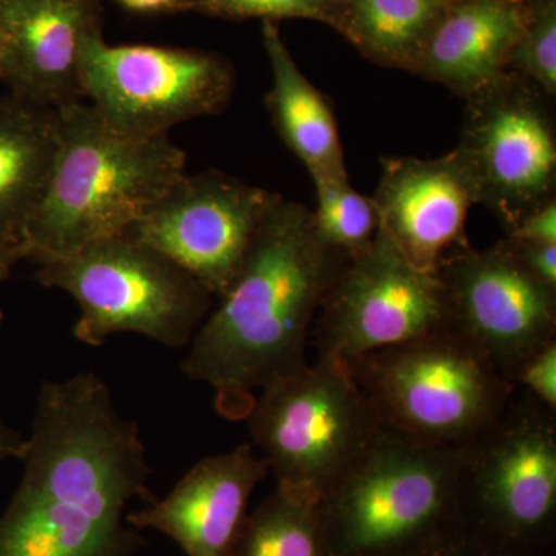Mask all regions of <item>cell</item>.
Listing matches in <instances>:
<instances>
[{
    "label": "cell",
    "instance_id": "cell-8",
    "mask_svg": "<svg viewBox=\"0 0 556 556\" xmlns=\"http://www.w3.org/2000/svg\"><path fill=\"white\" fill-rule=\"evenodd\" d=\"M459 518L484 535L532 554L556 522L555 412L525 394L463 447Z\"/></svg>",
    "mask_w": 556,
    "mask_h": 556
},
{
    "label": "cell",
    "instance_id": "cell-32",
    "mask_svg": "<svg viewBox=\"0 0 556 556\" xmlns=\"http://www.w3.org/2000/svg\"><path fill=\"white\" fill-rule=\"evenodd\" d=\"M0 84H2V49H0Z\"/></svg>",
    "mask_w": 556,
    "mask_h": 556
},
{
    "label": "cell",
    "instance_id": "cell-21",
    "mask_svg": "<svg viewBox=\"0 0 556 556\" xmlns=\"http://www.w3.org/2000/svg\"><path fill=\"white\" fill-rule=\"evenodd\" d=\"M232 556H329L320 500L287 485H276L248 514Z\"/></svg>",
    "mask_w": 556,
    "mask_h": 556
},
{
    "label": "cell",
    "instance_id": "cell-29",
    "mask_svg": "<svg viewBox=\"0 0 556 556\" xmlns=\"http://www.w3.org/2000/svg\"><path fill=\"white\" fill-rule=\"evenodd\" d=\"M3 325V313L0 308V329ZM25 448V438L20 431L11 428L0 416V466L10 459H21Z\"/></svg>",
    "mask_w": 556,
    "mask_h": 556
},
{
    "label": "cell",
    "instance_id": "cell-17",
    "mask_svg": "<svg viewBox=\"0 0 556 556\" xmlns=\"http://www.w3.org/2000/svg\"><path fill=\"white\" fill-rule=\"evenodd\" d=\"M526 14L521 0H450L413 75L467 100L507 73Z\"/></svg>",
    "mask_w": 556,
    "mask_h": 556
},
{
    "label": "cell",
    "instance_id": "cell-27",
    "mask_svg": "<svg viewBox=\"0 0 556 556\" xmlns=\"http://www.w3.org/2000/svg\"><path fill=\"white\" fill-rule=\"evenodd\" d=\"M504 240L529 273L547 287L556 289V244L514 240L508 237Z\"/></svg>",
    "mask_w": 556,
    "mask_h": 556
},
{
    "label": "cell",
    "instance_id": "cell-23",
    "mask_svg": "<svg viewBox=\"0 0 556 556\" xmlns=\"http://www.w3.org/2000/svg\"><path fill=\"white\" fill-rule=\"evenodd\" d=\"M525 28L508 60L507 72L556 97V0L526 3Z\"/></svg>",
    "mask_w": 556,
    "mask_h": 556
},
{
    "label": "cell",
    "instance_id": "cell-11",
    "mask_svg": "<svg viewBox=\"0 0 556 556\" xmlns=\"http://www.w3.org/2000/svg\"><path fill=\"white\" fill-rule=\"evenodd\" d=\"M447 327L441 278L417 268L380 229L371 247L350 260L329 287L311 345L317 358L348 367L369 353Z\"/></svg>",
    "mask_w": 556,
    "mask_h": 556
},
{
    "label": "cell",
    "instance_id": "cell-16",
    "mask_svg": "<svg viewBox=\"0 0 556 556\" xmlns=\"http://www.w3.org/2000/svg\"><path fill=\"white\" fill-rule=\"evenodd\" d=\"M268 475V460L240 444L200 460L169 495L127 514V525L169 536L188 556H232L252 492Z\"/></svg>",
    "mask_w": 556,
    "mask_h": 556
},
{
    "label": "cell",
    "instance_id": "cell-28",
    "mask_svg": "<svg viewBox=\"0 0 556 556\" xmlns=\"http://www.w3.org/2000/svg\"><path fill=\"white\" fill-rule=\"evenodd\" d=\"M508 239L556 244V199L530 212L508 230Z\"/></svg>",
    "mask_w": 556,
    "mask_h": 556
},
{
    "label": "cell",
    "instance_id": "cell-19",
    "mask_svg": "<svg viewBox=\"0 0 556 556\" xmlns=\"http://www.w3.org/2000/svg\"><path fill=\"white\" fill-rule=\"evenodd\" d=\"M58 110L0 94V240L24 244L58 149Z\"/></svg>",
    "mask_w": 556,
    "mask_h": 556
},
{
    "label": "cell",
    "instance_id": "cell-4",
    "mask_svg": "<svg viewBox=\"0 0 556 556\" xmlns=\"http://www.w3.org/2000/svg\"><path fill=\"white\" fill-rule=\"evenodd\" d=\"M463 447L382 426L320 500L329 556H394L459 519Z\"/></svg>",
    "mask_w": 556,
    "mask_h": 556
},
{
    "label": "cell",
    "instance_id": "cell-3",
    "mask_svg": "<svg viewBox=\"0 0 556 556\" xmlns=\"http://www.w3.org/2000/svg\"><path fill=\"white\" fill-rule=\"evenodd\" d=\"M58 121L53 167L22 239L33 263L121 236L188 174L167 135L121 131L90 102L58 110Z\"/></svg>",
    "mask_w": 556,
    "mask_h": 556
},
{
    "label": "cell",
    "instance_id": "cell-25",
    "mask_svg": "<svg viewBox=\"0 0 556 556\" xmlns=\"http://www.w3.org/2000/svg\"><path fill=\"white\" fill-rule=\"evenodd\" d=\"M394 556H533L484 535L463 519Z\"/></svg>",
    "mask_w": 556,
    "mask_h": 556
},
{
    "label": "cell",
    "instance_id": "cell-12",
    "mask_svg": "<svg viewBox=\"0 0 556 556\" xmlns=\"http://www.w3.org/2000/svg\"><path fill=\"white\" fill-rule=\"evenodd\" d=\"M281 200L219 170L186 174L124 233L166 255L218 299Z\"/></svg>",
    "mask_w": 556,
    "mask_h": 556
},
{
    "label": "cell",
    "instance_id": "cell-15",
    "mask_svg": "<svg viewBox=\"0 0 556 556\" xmlns=\"http://www.w3.org/2000/svg\"><path fill=\"white\" fill-rule=\"evenodd\" d=\"M97 30V0H0L3 86L39 108L86 100L83 50Z\"/></svg>",
    "mask_w": 556,
    "mask_h": 556
},
{
    "label": "cell",
    "instance_id": "cell-7",
    "mask_svg": "<svg viewBox=\"0 0 556 556\" xmlns=\"http://www.w3.org/2000/svg\"><path fill=\"white\" fill-rule=\"evenodd\" d=\"M244 420L277 484L318 500L383 426L350 368L329 358L263 388Z\"/></svg>",
    "mask_w": 556,
    "mask_h": 556
},
{
    "label": "cell",
    "instance_id": "cell-18",
    "mask_svg": "<svg viewBox=\"0 0 556 556\" xmlns=\"http://www.w3.org/2000/svg\"><path fill=\"white\" fill-rule=\"evenodd\" d=\"M262 35L273 73L265 102L278 137L311 177H348L338 119L327 97L303 75L276 22H263Z\"/></svg>",
    "mask_w": 556,
    "mask_h": 556
},
{
    "label": "cell",
    "instance_id": "cell-13",
    "mask_svg": "<svg viewBox=\"0 0 556 556\" xmlns=\"http://www.w3.org/2000/svg\"><path fill=\"white\" fill-rule=\"evenodd\" d=\"M438 276L450 327L506 378L511 380L526 358L556 342V289L529 273L506 240L481 251L470 247L457 252Z\"/></svg>",
    "mask_w": 556,
    "mask_h": 556
},
{
    "label": "cell",
    "instance_id": "cell-5",
    "mask_svg": "<svg viewBox=\"0 0 556 556\" xmlns=\"http://www.w3.org/2000/svg\"><path fill=\"white\" fill-rule=\"evenodd\" d=\"M383 426L464 447L515 397V383L477 345L447 327L348 365Z\"/></svg>",
    "mask_w": 556,
    "mask_h": 556
},
{
    "label": "cell",
    "instance_id": "cell-22",
    "mask_svg": "<svg viewBox=\"0 0 556 556\" xmlns=\"http://www.w3.org/2000/svg\"><path fill=\"white\" fill-rule=\"evenodd\" d=\"M311 178L316 190V208H311V214L318 239L346 260L364 254L380 230L372 197L357 192L350 177Z\"/></svg>",
    "mask_w": 556,
    "mask_h": 556
},
{
    "label": "cell",
    "instance_id": "cell-20",
    "mask_svg": "<svg viewBox=\"0 0 556 556\" xmlns=\"http://www.w3.org/2000/svg\"><path fill=\"white\" fill-rule=\"evenodd\" d=\"M450 0H338L334 28L382 67L415 72Z\"/></svg>",
    "mask_w": 556,
    "mask_h": 556
},
{
    "label": "cell",
    "instance_id": "cell-30",
    "mask_svg": "<svg viewBox=\"0 0 556 556\" xmlns=\"http://www.w3.org/2000/svg\"><path fill=\"white\" fill-rule=\"evenodd\" d=\"M27 257L24 244L0 240V281L9 280L14 268Z\"/></svg>",
    "mask_w": 556,
    "mask_h": 556
},
{
    "label": "cell",
    "instance_id": "cell-1",
    "mask_svg": "<svg viewBox=\"0 0 556 556\" xmlns=\"http://www.w3.org/2000/svg\"><path fill=\"white\" fill-rule=\"evenodd\" d=\"M20 485L0 515V556H137L148 547L127 525L130 501L156 500L134 420L119 415L91 371L43 382Z\"/></svg>",
    "mask_w": 556,
    "mask_h": 556
},
{
    "label": "cell",
    "instance_id": "cell-10",
    "mask_svg": "<svg viewBox=\"0 0 556 556\" xmlns=\"http://www.w3.org/2000/svg\"><path fill=\"white\" fill-rule=\"evenodd\" d=\"M83 83L90 104L113 127L135 137H160L228 108L236 73L211 51L112 46L97 30L84 43Z\"/></svg>",
    "mask_w": 556,
    "mask_h": 556
},
{
    "label": "cell",
    "instance_id": "cell-33",
    "mask_svg": "<svg viewBox=\"0 0 556 556\" xmlns=\"http://www.w3.org/2000/svg\"><path fill=\"white\" fill-rule=\"evenodd\" d=\"M521 2L530 3V2H536V0H521Z\"/></svg>",
    "mask_w": 556,
    "mask_h": 556
},
{
    "label": "cell",
    "instance_id": "cell-24",
    "mask_svg": "<svg viewBox=\"0 0 556 556\" xmlns=\"http://www.w3.org/2000/svg\"><path fill=\"white\" fill-rule=\"evenodd\" d=\"M178 11L222 20H309L334 28L338 0H182Z\"/></svg>",
    "mask_w": 556,
    "mask_h": 556
},
{
    "label": "cell",
    "instance_id": "cell-26",
    "mask_svg": "<svg viewBox=\"0 0 556 556\" xmlns=\"http://www.w3.org/2000/svg\"><path fill=\"white\" fill-rule=\"evenodd\" d=\"M511 380L515 387L521 386L526 394L556 412V342L548 343L526 358Z\"/></svg>",
    "mask_w": 556,
    "mask_h": 556
},
{
    "label": "cell",
    "instance_id": "cell-9",
    "mask_svg": "<svg viewBox=\"0 0 556 556\" xmlns=\"http://www.w3.org/2000/svg\"><path fill=\"white\" fill-rule=\"evenodd\" d=\"M456 146L478 193L506 232L556 190L552 98L515 73L468 97Z\"/></svg>",
    "mask_w": 556,
    "mask_h": 556
},
{
    "label": "cell",
    "instance_id": "cell-31",
    "mask_svg": "<svg viewBox=\"0 0 556 556\" xmlns=\"http://www.w3.org/2000/svg\"><path fill=\"white\" fill-rule=\"evenodd\" d=\"M115 2L134 13H166V11H178L182 0H115Z\"/></svg>",
    "mask_w": 556,
    "mask_h": 556
},
{
    "label": "cell",
    "instance_id": "cell-14",
    "mask_svg": "<svg viewBox=\"0 0 556 556\" xmlns=\"http://www.w3.org/2000/svg\"><path fill=\"white\" fill-rule=\"evenodd\" d=\"M380 229L427 273L438 274L457 252L470 248L468 212L478 204L477 188L455 150L439 159L386 156L380 161Z\"/></svg>",
    "mask_w": 556,
    "mask_h": 556
},
{
    "label": "cell",
    "instance_id": "cell-2",
    "mask_svg": "<svg viewBox=\"0 0 556 556\" xmlns=\"http://www.w3.org/2000/svg\"><path fill=\"white\" fill-rule=\"evenodd\" d=\"M350 260L325 247L311 208L281 200L248 249L181 364L214 391L225 419H247L263 388L306 367L318 309Z\"/></svg>",
    "mask_w": 556,
    "mask_h": 556
},
{
    "label": "cell",
    "instance_id": "cell-6",
    "mask_svg": "<svg viewBox=\"0 0 556 556\" xmlns=\"http://www.w3.org/2000/svg\"><path fill=\"white\" fill-rule=\"evenodd\" d=\"M36 266L40 285L61 289L78 303L73 334L89 346L135 332L172 350L182 348L212 309L214 295L203 285L126 233L39 260Z\"/></svg>",
    "mask_w": 556,
    "mask_h": 556
}]
</instances>
